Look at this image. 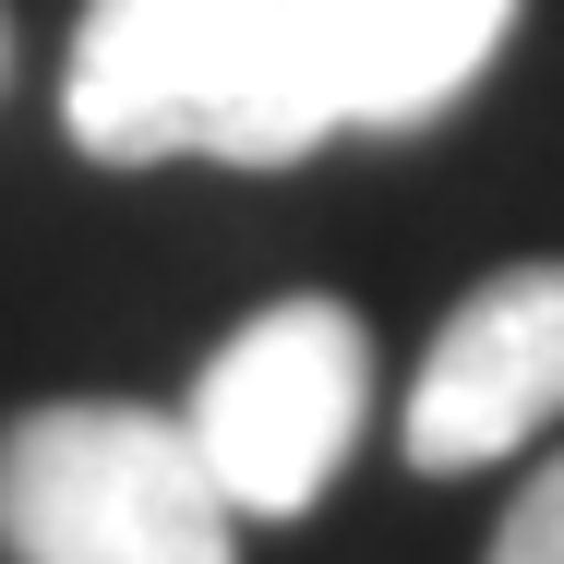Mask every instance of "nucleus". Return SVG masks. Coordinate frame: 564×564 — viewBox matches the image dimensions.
Masks as SVG:
<instances>
[{
  "label": "nucleus",
  "instance_id": "obj_1",
  "mask_svg": "<svg viewBox=\"0 0 564 564\" xmlns=\"http://www.w3.org/2000/svg\"><path fill=\"white\" fill-rule=\"evenodd\" d=\"M61 132L97 169H301L337 132L313 0H85Z\"/></svg>",
  "mask_w": 564,
  "mask_h": 564
},
{
  "label": "nucleus",
  "instance_id": "obj_2",
  "mask_svg": "<svg viewBox=\"0 0 564 564\" xmlns=\"http://www.w3.org/2000/svg\"><path fill=\"white\" fill-rule=\"evenodd\" d=\"M0 541L12 564H228L240 505L193 421L132 397H48L0 433Z\"/></svg>",
  "mask_w": 564,
  "mask_h": 564
},
{
  "label": "nucleus",
  "instance_id": "obj_3",
  "mask_svg": "<svg viewBox=\"0 0 564 564\" xmlns=\"http://www.w3.org/2000/svg\"><path fill=\"white\" fill-rule=\"evenodd\" d=\"M193 445L240 517H313L372 421V337L348 301H264L240 337L193 372Z\"/></svg>",
  "mask_w": 564,
  "mask_h": 564
},
{
  "label": "nucleus",
  "instance_id": "obj_4",
  "mask_svg": "<svg viewBox=\"0 0 564 564\" xmlns=\"http://www.w3.org/2000/svg\"><path fill=\"white\" fill-rule=\"evenodd\" d=\"M564 421V264H505L445 313L409 384V468H492Z\"/></svg>",
  "mask_w": 564,
  "mask_h": 564
},
{
  "label": "nucleus",
  "instance_id": "obj_5",
  "mask_svg": "<svg viewBox=\"0 0 564 564\" xmlns=\"http://www.w3.org/2000/svg\"><path fill=\"white\" fill-rule=\"evenodd\" d=\"M313 24H325L337 120L421 132L445 97L492 73V48L517 36V0H313Z\"/></svg>",
  "mask_w": 564,
  "mask_h": 564
},
{
  "label": "nucleus",
  "instance_id": "obj_6",
  "mask_svg": "<svg viewBox=\"0 0 564 564\" xmlns=\"http://www.w3.org/2000/svg\"><path fill=\"white\" fill-rule=\"evenodd\" d=\"M492 564H564V456L505 505V529H492Z\"/></svg>",
  "mask_w": 564,
  "mask_h": 564
},
{
  "label": "nucleus",
  "instance_id": "obj_7",
  "mask_svg": "<svg viewBox=\"0 0 564 564\" xmlns=\"http://www.w3.org/2000/svg\"><path fill=\"white\" fill-rule=\"evenodd\" d=\"M0 73H12V24H0Z\"/></svg>",
  "mask_w": 564,
  "mask_h": 564
}]
</instances>
